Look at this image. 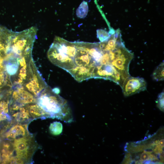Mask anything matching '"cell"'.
<instances>
[{"label":"cell","instance_id":"6da1fadb","mask_svg":"<svg viewBox=\"0 0 164 164\" xmlns=\"http://www.w3.org/2000/svg\"><path fill=\"white\" fill-rule=\"evenodd\" d=\"M38 104L46 117L57 118L67 122L72 120L71 109L66 101L48 87L42 93Z\"/></svg>","mask_w":164,"mask_h":164},{"label":"cell","instance_id":"7a4b0ae2","mask_svg":"<svg viewBox=\"0 0 164 164\" xmlns=\"http://www.w3.org/2000/svg\"><path fill=\"white\" fill-rule=\"evenodd\" d=\"M147 87L143 78L130 76L124 81L122 89L124 96L128 97L145 90Z\"/></svg>","mask_w":164,"mask_h":164},{"label":"cell","instance_id":"3957f363","mask_svg":"<svg viewBox=\"0 0 164 164\" xmlns=\"http://www.w3.org/2000/svg\"><path fill=\"white\" fill-rule=\"evenodd\" d=\"M31 138L26 136L15 140L13 147L16 151L17 159L22 161L23 159H28L31 153Z\"/></svg>","mask_w":164,"mask_h":164},{"label":"cell","instance_id":"277c9868","mask_svg":"<svg viewBox=\"0 0 164 164\" xmlns=\"http://www.w3.org/2000/svg\"><path fill=\"white\" fill-rule=\"evenodd\" d=\"M26 134V128L23 125H17L13 126L7 134V137L11 139H16L18 136H25Z\"/></svg>","mask_w":164,"mask_h":164},{"label":"cell","instance_id":"5b68a950","mask_svg":"<svg viewBox=\"0 0 164 164\" xmlns=\"http://www.w3.org/2000/svg\"><path fill=\"white\" fill-rule=\"evenodd\" d=\"M28 110L30 114L34 117H46L45 114L42 109L37 105L30 106L29 107Z\"/></svg>","mask_w":164,"mask_h":164},{"label":"cell","instance_id":"8992f818","mask_svg":"<svg viewBox=\"0 0 164 164\" xmlns=\"http://www.w3.org/2000/svg\"><path fill=\"white\" fill-rule=\"evenodd\" d=\"M164 62L159 65L153 71L152 74L153 79L156 81H159L164 80Z\"/></svg>","mask_w":164,"mask_h":164},{"label":"cell","instance_id":"52a82bcc","mask_svg":"<svg viewBox=\"0 0 164 164\" xmlns=\"http://www.w3.org/2000/svg\"><path fill=\"white\" fill-rule=\"evenodd\" d=\"M89 11V7L87 2L84 1L81 3L76 11L77 16L80 18H85Z\"/></svg>","mask_w":164,"mask_h":164},{"label":"cell","instance_id":"ba28073f","mask_svg":"<svg viewBox=\"0 0 164 164\" xmlns=\"http://www.w3.org/2000/svg\"><path fill=\"white\" fill-rule=\"evenodd\" d=\"M49 129L51 134L54 135L60 134L62 130V124L59 122H54L50 124Z\"/></svg>","mask_w":164,"mask_h":164},{"label":"cell","instance_id":"9c48e42d","mask_svg":"<svg viewBox=\"0 0 164 164\" xmlns=\"http://www.w3.org/2000/svg\"><path fill=\"white\" fill-rule=\"evenodd\" d=\"M28 109V108H27ZM13 116L18 122H23L28 120L31 117L28 110L24 113H21L20 111L14 114Z\"/></svg>","mask_w":164,"mask_h":164},{"label":"cell","instance_id":"30bf717a","mask_svg":"<svg viewBox=\"0 0 164 164\" xmlns=\"http://www.w3.org/2000/svg\"><path fill=\"white\" fill-rule=\"evenodd\" d=\"M97 33L98 38H99L101 42L105 41L111 36L109 33L102 30H97Z\"/></svg>","mask_w":164,"mask_h":164},{"label":"cell","instance_id":"8fae6325","mask_svg":"<svg viewBox=\"0 0 164 164\" xmlns=\"http://www.w3.org/2000/svg\"><path fill=\"white\" fill-rule=\"evenodd\" d=\"M8 112V105L5 102H0V118L6 116L5 114Z\"/></svg>","mask_w":164,"mask_h":164},{"label":"cell","instance_id":"7c38bea8","mask_svg":"<svg viewBox=\"0 0 164 164\" xmlns=\"http://www.w3.org/2000/svg\"><path fill=\"white\" fill-rule=\"evenodd\" d=\"M164 92L160 93L158 96L156 101L157 107L162 111H164Z\"/></svg>","mask_w":164,"mask_h":164},{"label":"cell","instance_id":"4fadbf2b","mask_svg":"<svg viewBox=\"0 0 164 164\" xmlns=\"http://www.w3.org/2000/svg\"><path fill=\"white\" fill-rule=\"evenodd\" d=\"M2 77V74L0 73V85L2 84V83H1V82L2 81V78H3Z\"/></svg>","mask_w":164,"mask_h":164}]
</instances>
